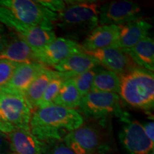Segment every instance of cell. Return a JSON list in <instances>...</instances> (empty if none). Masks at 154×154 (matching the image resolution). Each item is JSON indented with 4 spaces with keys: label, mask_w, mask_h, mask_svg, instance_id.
Masks as SVG:
<instances>
[{
    "label": "cell",
    "mask_w": 154,
    "mask_h": 154,
    "mask_svg": "<svg viewBox=\"0 0 154 154\" xmlns=\"http://www.w3.org/2000/svg\"><path fill=\"white\" fill-rule=\"evenodd\" d=\"M19 64L0 59V91L8 84Z\"/></svg>",
    "instance_id": "obj_25"
},
{
    "label": "cell",
    "mask_w": 154,
    "mask_h": 154,
    "mask_svg": "<svg viewBox=\"0 0 154 154\" xmlns=\"http://www.w3.org/2000/svg\"><path fill=\"white\" fill-rule=\"evenodd\" d=\"M126 53L138 67L153 72L154 41L153 37L148 36L141 40Z\"/></svg>",
    "instance_id": "obj_19"
},
{
    "label": "cell",
    "mask_w": 154,
    "mask_h": 154,
    "mask_svg": "<svg viewBox=\"0 0 154 154\" xmlns=\"http://www.w3.org/2000/svg\"><path fill=\"white\" fill-rule=\"evenodd\" d=\"M83 51L82 45L74 40L57 37L34 53L37 62L47 67H54L69 56Z\"/></svg>",
    "instance_id": "obj_11"
},
{
    "label": "cell",
    "mask_w": 154,
    "mask_h": 154,
    "mask_svg": "<svg viewBox=\"0 0 154 154\" xmlns=\"http://www.w3.org/2000/svg\"><path fill=\"white\" fill-rule=\"evenodd\" d=\"M100 69H101V67L97 66L96 68L86 71L82 74L72 77L73 82L79 92L82 98L91 92L92 82H93L96 73L99 72Z\"/></svg>",
    "instance_id": "obj_24"
},
{
    "label": "cell",
    "mask_w": 154,
    "mask_h": 154,
    "mask_svg": "<svg viewBox=\"0 0 154 154\" xmlns=\"http://www.w3.org/2000/svg\"><path fill=\"white\" fill-rule=\"evenodd\" d=\"M86 52L92 56L100 66L119 76L136 67L128 54L115 46Z\"/></svg>",
    "instance_id": "obj_12"
},
{
    "label": "cell",
    "mask_w": 154,
    "mask_h": 154,
    "mask_svg": "<svg viewBox=\"0 0 154 154\" xmlns=\"http://www.w3.org/2000/svg\"><path fill=\"white\" fill-rule=\"evenodd\" d=\"M38 2L49 9L53 12L58 14L63 10L66 6V1H60V0H44V1H38Z\"/></svg>",
    "instance_id": "obj_27"
},
{
    "label": "cell",
    "mask_w": 154,
    "mask_h": 154,
    "mask_svg": "<svg viewBox=\"0 0 154 154\" xmlns=\"http://www.w3.org/2000/svg\"><path fill=\"white\" fill-rule=\"evenodd\" d=\"M62 140L75 154H103L107 149L99 131L88 125L67 133Z\"/></svg>",
    "instance_id": "obj_8"
},
{
    "label": "cell",
    "mask_w": 154,
    "mask_h": 154,
    "mask_svg": "<svg viewBox=\"0 0 154 154\" xmlns=\"http://www.w3.org/2000/svg\"><path fill=\"white\" fill-rule=\"evenodd\" d=\"M82 96L75 86L72 78L67 79L63 82L54 104L67 109H75L80 105Z\"/></svg>",
    "instance_id": "obj_22"
},
{
    "label": "cell",
    "mask_w": 154,
    "mask_h": 154,
    "mask_svg": "<svg viewBox=\"0 0 154 154\" xmlns=\"http://www.w3.org/2000/svg\"><path fill=\"white\" fill-rule=\"evenodd\" d=\"M9 37L7 47L0 53V59L17 63L37 62L34 50L26 42L14 33Z\"/></svg>",
    "instance_id": "obj_17"
},
{
    "label": "cell",
    "mask_w": 154,
    "mask_h": 154,
    "mask_svg": "<svg viewBox=\"0 0 154 154\" xmlns=\"http://www.w3.org/2000/svg\"><path fill=\"white\" fill-rule=\"evenodd\" d=\"M94 58L85 51L74 54L54 67L55 71L72 78L77 75L99 66Z\"/></svg>",
    "instance_id": "obj_18"
},
{
    "label": "cell",
    "mask_w": 154,
    "mask_h": 154,
    "mask_svg": "<svg viewBox=\"0 0 154 154\" xmlns=\"http://www.w3.org/2000/svg\"><path fill=\"white\" fill-rule=\"evenodd\" d=\"M0 22L26 42L34 52L57 38L54 30L44 29L20 22L14 18L7 9L2 7H0Z\"/></svg>",
    "instance_id": "obj_7"
},
{
    "label": "cell",
    "mask_w": 154,
    "mask_h": 154,
    "mask_svg": "<svg viewBox=\"0 0 154 154\" xmlns=\"http://www.w3.org/2000/svg\"><path fill=\"white\" fill-rule=\"evenodd\" d=\"M9 149L14 154H45L47 144L30 131L16 128L7 135Z\"/></svg>",
    "instance_id": "obj_13"
},
{
    "label": "cell",
    "mask_w": 154,
    "mask_h": 154,
    "mask_svg": "<svg viewBox=\"0 0 154 154\" xmlns=\"http://www.w3.org/2000/svg\"><path fill=\"white\" fill-rule=\"evenodd\" d=\"M67 79L69 78L68 76H66V75L58 72V74L50 82L49 85L46 88L37 108L47 106L54 104L56 98H57L58 94L60 91L63 82Z\"/></svg>",
    "instance_id": "obj_23"
},
{
    "label": "cell",
    "mask_w": 154,
    "mask_h": 154,
    "mask_svg": "<svg viewBox=\"0 0 154 154\" xmlns=\"http://www.w3.org/2000/svg\"><path fill=\"white\" fill-rule=\"evenodd\" d=\"M47 144V148L45 154H75L63 142L57 141Z\"/></svg>",
    "instance_id": "obj_26"
},
{
    "label": "cell",
    "mask_w": 154,
    "mask_h": 154,
    "mask_svg": "<svg viewBox=\"0 0 154 154\" xmlns=\"http://www.w3.org/2000/svg\"><path fill=\"white\" fill-rule=\"evenodd\" d=\"M120 99L135 109L150 111L154 106L153 72L136 66L119 76Z\"/></svg>",
    "instance_id": "obj_3"
},
{
    "label": "cell",
    "mask_w": 154,
    "mask_h": 154,
    "mask_svg": "<svg viewBox=\"0 0 154 154\" xmlns=\"http://www.w3.org/2000/svg\"><path fill=\"white\" fill-rule=\"evenodd\" d=\"M57 74L58 72L57 71L46 66L36 76V78L31 84L29 87L25 92L24 96L32 106L33 111L38 107L42 96L50 82Z\"/></svg>",
    "instance_id": "obj_20"
},
{
    "label": "cell",
    "mask_w": 154,
    "mask_h": 154,
    "mask_svg": "<svg viewBox=\"0 0 154 154\" xmlns=\"http://www.w3.org/2000/svg\"><path fill=\"white\" fill-rule=\"evenodd\" d=\"M121 119L125 124L119 133V140L126 151L130 154H150L153 151L154 143L146 136L142 124L131 120L128 116Z\"/></svg>",
    "instance_id": "obj_10"
},
{
    "label": "cell",
    "mask_w": 154,
    "mask_h": 154,
    "mask_svg": "<svg viewBox=\"0 0 154 154\" xmlns=\"http://www.w3.org/2000/svg\"><path fill=\"white\" fill-rule=\"evenodd\" d=\"M9 143L7 135L0 131V154H9Z\"/></svg>",
    "instance_id": "obj_28"
},
{
    "label": "cell",
    "mask_w": 154,
    "mask_h": 154,
    "mask_svg": "<svg viewBox=\"0 0 154 154\" xmlns=\"http://www.w3.org/2000/svg\"><path fill=\"white\" fill-rule=\"evenodd\" d=\"M101 5L95 1H66V6L57 14L56 24L68 38L86 37L99 26Z\"/></svg>",
    "instance_id": "obj_2"
},
{
    "label": "cell",
    "mask_w": 154,
    "mask_h": 154,
    "mask_svg": "<svg viewBox=\"0 0 154 154\" xmlns=\"http://www.w3.org/2000/svg\"><path fill=\"white\" fill-rule=\"evenodd\" d=\"M141 7L138 3L128 0L113 1L101 5L99 25L126 24L140 18Z\"/></svg>",
    "instance_id": "obj_9"
},
{
    "label": "cell",
    "mask_w": 154,
    "mask_h": 154,
    "mask_svg": "<svg viewBox=\"0 0 154 154\" xmlns=\"http://www.w3.org/2000/svg\"><path fill=\"white\" fill-rule=\"evenodd\" d=\"M9 42V37L0 27V53L5 49Z\"/></svg>",
    "instance_id": "obj_30"
},
{
    "label": "cell",
    "mask_w": 154,
    "mask_h": 154,
    "mask_svg": "<svg viewBox=\"0 0 154 154\" xmlns=\"http://www.w3.org/2000/svg\"><path fill=\"white\" fill-rule=\"evenodd\" d=\"M120 26L99 25L84 38L82 47L86 51H93L115 46L118 40Z\"/></svg>",
    "instance_id": "obj_16"
},
{
    "label": "cell",
    "mask_w": 154,
    "mask_h": 154,
    "mask_svg": "<svg viewBox=\"0 0 154 154\" xmlns=\"http://www.w3.org/2000/svg\"><path fill=\"white\" fill-rule=\"evenodd\" d=\"M120 78L119 75L106 69H100L94 77L91 92L119 94Z\"/></svg>",
    "instance_id": "obj_21"
},
{
    "label": "cell",
    "mask_w": 154,
    "mask_h": 154,
    "mask_svg": "<svg viewBox=\"0 0 154 154\" xmlns=\"http://www.w3.org/2000/svg\"><path fill=\"white\" fill-rule=\"evenodd\" d=\"M120 99L117 94L89 92L82 98L79 108L87 118L103 119L116 115L122 119L128 114L121 110Z\"/></svg>",
    "instance_id": "obj_6"
},
{
    "label": "cell",
    "mask_w": 154,
    "mask_h": 154,
    "mask_svg": "<svg viewBox=\"0 0 154 154\" xmlns=\"http://www.w3.org/2000/svg\"><path fill=\"white\" fill-rule=\"evenodd\" d=\"M0 7L7 9L20 22L47 30H54L57 20V13L46 8L38 1L0 0Z\"/></svg>",
    "instance_id": "obj_4"
},
{
    "label": "cell",
    "mask_w": 154,
    "mask_h": 154,
    "mask_svg": "<svg viewBox=\"0 0 154 154\" xmlns=\"http://www.w3.org/2000/svg\"><path fill=\"white\" fill-rule=\"evenodd\" d=\"M143 125L144 132L148 138L154 143V123L153 121H150Z\"/></svg>",
    "instance_id": "obj_29"
},
{
    "label": "cell",
    "mask_w": 154,
    "mask_h": 154,
    "mask_svg": "<svg viewBox=\"0 0 154 154\" xmlns=\"http://www.w3.org/2000/svg\"><path fill=\"white\" fill-rule=\"evenodd\" d=\"M33 109L24 95L0 91V121L14 128L30 131Z\"/></svg>",
    "instance_id": "obj_5"
},
{
    "label": "cell",
    "mask_w": 154,
    "mask_h": 154,
    "mask_svg": "<svg viewBox=\"0 0 154 154\" xmlns=\"http://www.w3.org/2000/svg\"><path fill=\"white\" fill-rule=\"evenodd\" d=\"M9 154H14V153H9Z\"/></svg>",
    "instance_id": "obj_31"
},
{
    "label": "cell",
    "mask_w": 154,
    "mask_h": 154,
    "mask_svg": "<svg viewBox=\"0 0 154 154\" xmlns=\"http://www.w3.org/2000/svg\"><path fill=\"white\" fill-rule=\"evenodd\" d=\"M45 67L38 62L19 63L10 81L1 91L24 95L31 84Z\"/></svg>",
    "instance_id": "obj_14"
},
{
    "label": "cell",
    "mask_w": 154,
    "mask_h": 154,
    "mask_svg": "<svg viewBox=\"0 0 154 154\" xmlns=\"http://www.w3.org/2000/svg\"><path fill=\"white\" fill-rule=\"evenodd\" d=\"M84 119L76 109L51 104L36 109L31 117L30 131L46 143L61 141L67 133L83 126Z\"/></svg>",
    "instance_id": "obj_1"
},
{
    "label": "cell",
    "mask_w": 154,
    "mask_h": 154,
    "mask_svg": "<svg viewBox=\"0 0 154 154\" xmlns=\"http://www.w3.org/2000/svg\"><path fill=\"white\" fill-rule=\"evenodd\" d=\"M151 29L152 25L149 22L140 18L121 25L115 47L127 52L138 42L149 36Z\"/></svg>",
    "instance_id": "obj_15"
}]
</instances>
